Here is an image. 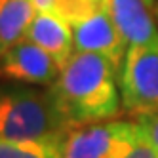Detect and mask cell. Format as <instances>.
I'll return each instance as SVG.
<instances>
[{"mask_svg": "<svg viewBox=\"0 0 158 158\" xmlns=\"http://www.w3.org/2000/svg\"><path fill=\"white\" fill-rule=\"evenodd\" d=\"M50 89L71 128L112 120L122 110L118 69L99 53L74 52Z\"/></svg>", "mask_w": 158, "mask_h": 158, "instance_id": "obj_1", "label": "cell"}, {"mask_svg": "<svg viewBox=\"0 0 158 158\" xmlns=\"http://www.w3.org/2000/svg\"><path fill=\"white\" fill-rule=\"evenodd\" d=\"M69 128L52 89L0 88V139H61Z\"/></svg>", "mask_w": 158, "mask_h": 158, "instance_id": "obj_2", "label": "cell"}, {"mask_svg": "<svg viewBox=\"0 0 158 158\" xmlns=\"http://www.w3.org/2000/svg\"><path fill=\"white\" fill-rule=\"evenodd\" d=\"M122 109L133 116L158 112V42L130 46L118 69Z\"/></svg>", "mask_w": 158, "mask_h": 158, "instance_id": "obj_3", "label": "cell"}, {"mask_svg": "<svg viewBox=\"0 0 158 158\" xmlns=\"http://www.w3.org/2000/svg\"><path fill=\"white\" fill-rule=\"evenodd\" d=\"M139 139L135 120H103L67 130L61 158H118Z\"/></svg>", "mask_w": 158, "mask_h": 158, "instance_id": "obj_4", "label": "cell"}, {"mask_svg": "<svg viewBox=\"0 0 158 158\" xmlns=\"http://www.w3.org/2000/svg\"><path fill=\"white\" fill-rule=\"evenodd\" d=\"M61 73L48 52L31 40H21L0 55V78L29 86H52Z\"/></svg>", "mask_w": 158, "mask_h": 158, "instance_id": "obj_5", "label": "cell"}, {"mask_svg": "<svg viewBox=\"0 0 158 158\" xmlns=\"http://www.w3.org/2000/svg\"><path fill=\"white\" fill-rule=\"evenodd\" d=\"M73 36H74L76 52H92V53L105 55L107 59L112 61L116 69H120L128 44L124 42L107 8L94 14L82 23L74 25Z\"/></svg>", "mask_w": 158, "mask_h": 158, "instance_id": "obj_6", "label": "cell"}, {"mask_svg": "<svg viewBox=\"0 0 158 158\" xmlns=\"http://www.w3.org/2000/svg\"><path fill=\"white\" fill-rule=\"evenodd\" d=\"M107 10L128 48L158 42V21L145 0H107Z\"/></svg>", "mask_w": 158, "mask_h": 158, "instance_id": "obj_7", "label": "cell"}, {"mask_svg": "<svg viewBox=\"0 0 158 158\" xmlns=\"http://www.w3.org/2000/svg\"><path fill=\"white\" fill-rule=\"evenodd\" d=\"M25 38L48 52L61 69L76 52L73 27L52 12H36Z\"/></svg>", "mask_w": 158, "mask_h": 158, "instance_id": "obj_8", "label": "cell"}, {"mask_svg": "<svg viewBox=\"0 0 158 158\" xmlns=\"http://www.w3.org/2000/svg\"><path fill=\"white\" fill-rule=\"evenodd\" d=\"M36 12L35 0H0V55L25 40Z\"/></svg>", "mask_w": 158, "mask_h": 158, "instance_id": "obj_9", "label": "cell"}, {"mask_svg": "<svg viewBox=\"0 0 158 158\" xmlns=\"http://www.w3.org/2000/svg\"><path fill=\"white\" fill-rule=\"evenodd\" d=\"M61 139H0V158H61Z\"/></svg>", "mask_w": 158, "mask_h": 158, "instance_id": "obj_10", "label": "cell"}, {"mask_svg": "<svg viewBox=\"0 0 158 158\" xmlns=\"http://www.w3.org/2000/svg\"><path fill=\"white\" fill-rule=\"evenodd\" d=\"M105 8L107 0H53L52 14L59 15L71 27H74Z\"/></svg>", "mask_w": 158, "mask_h": 158, "instance_id": "obj_11", "label": "cell"}, {"mask_svg": "<svg viewBox=\"0 0 158 158\" xmlns=\"http://www.w3.org/2000/svg\"><path fill=\"white\" fill-rule=\"evenodd\" d=\"M135 122H137V126H139L141 135L154 147V151L158 152V112L156 114L135 116Z\"/></svg>", "mask_w": 158, "mask_h": 158, "instance_id": "obj_12", "label": "cell"}, {"mask_svg": "<svg viewBox=\"0 0 158 158\" xmlns=\"http://www.w3.org/2000/svg\"><path fill=\"white\" fill-rule=\"evenodd\" d=\"M118 158H158V152L154 151V147L147 141L141 135V131H139V139L135 141V145L131 147L130 151L124 152L122 156H118Z\"/></svg>", "mask_w": 158, "mask_h": 158, "instance_id": "obj_13", "label": "cell"}, {"mask_svg": "<svg viewBox=\"0 0 158 158\" xmlns=\"http://www.w3.org/2000/svg\"><path fill=\"white\" fill-rule=\"evenodd\" d=\"M38 12H52L53 8V0H35Z\"/></svg>", "mask_w": 158, "mask_h": 158, "instance_id": "obj_14", "label": "cell"}, {"mask_svg": "<svg viewBox=\"0 0 158 158\" xmlns=\"http://www.w3.org/2000/svg\"><path fill=\"white\" fill-rule=\"evenodd\" d=\"M152 10H154V17H156V21H158V0H156V4H154Z\"/></svg>", "mask_w": 158, "mask_h": 158, "instance_id": "obj_15", "label": "cell"}, {"mask_svg": "<svg viewBox=\"0 0 158 158\" xmlns=\"http://www.w3.org/2000/svg\"><path fill=\"white\" fill-rule=\"evenodd\" d=\"M145 2H147V4H149L151 8H154V4H156V0H145Z\"/></svg>", "mask_w": 158, "mask_h": 158, "instance_id": "obj_16", "label": "cell"}]
</instances>
